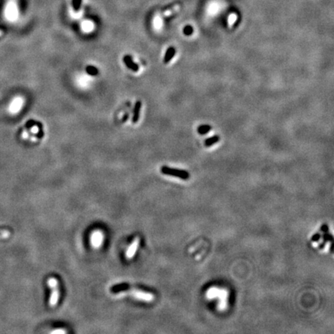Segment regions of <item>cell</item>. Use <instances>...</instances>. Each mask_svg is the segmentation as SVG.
Masks as SVG:
<instances>
[{
    "label": "cell",
    "instance_id": "cell-1",
    "mask_svg": "<svg viewBox=\"0 0 334 334\" xmlns=\"http://www.w3.org/2000/svg\"><path fill=\"white\" fill-rule=\"evenodd\" d=\"M47 285L52 289L50 294V298L49 300V306L50 307H55L60 298V290H59L58 281L56 278H49L47 280Z\"/></svg>",
    "mask_w": 334,
    "mask_h": 334
},
{
    "label": "cell",
    "instance_id": "cell-2",
    "mask_svg": "<svg viewBox=\"0 0 334 334\" xmlns=\"http://www.w3.org/2000/svg\"><path fill=\"white\" fill-rule=\"evenodd\" d=\"M125 292H128L129 294H131L136 299H139L141 301H145V302H151L154 299V296L150 293H145L142 290L138 289L137 288L132 286L131 285L127 284Z\"/></svg>",
    "mask_w": 334,
    "mask_h": 334
},
{
    "label": "cell",
    "instance_id": "cell-3",
    "mask_svg": "<svg viewBox=\"0 0 334 334\" xmlns=\"http://www.w3.org/2000/svg\"><path fill=\"white\" fill-rule=\"evenodd\" d=\"M161 172L165 175L175 176L177 178H180L182 180H188L189 178V174L187 171L182 170V169H172L168 167H163L161 168Z\"/></svg>",
    "mask_w": 334,
    "mask_h": 334
},
{
    "label": "cell",
    "instance_id": "cell-4",
    "mask_svg": "<svg viewBox=\"0 0 334 334\" xmlns=\"http://www.w3.org/2000/svg\"><path fill=\"white\" fill-rule=\"evenodd\" d=\"M104 241V234L100 230H95L91 233V235L90 237V241L91 245L94 248H99L103 244Z\"/></svg>",
    "mask_w": 334,
    "mask_h": 334
},
{
    "label": "cell",
    "instance_id": "cell-5",
    "mask_svg": "<svg viewBox=\"0 0 334 334\" xmlns=\"http://www.w3.org/2000/svg\"><path fill=\"white\" fill-rule=\"evenodd\" d=\"M139 244H140V238L139 237H135L134 240L132 241L131 245H129L128 248L127 249L126 253H125V258L128 260L132 258L136 254V251H137L138 248L139 246Z\"/></svg>",
    "mask_w": 334,
    "mask_h": 334
},
{
    "label": "cell",
    "instance_id": "cell-6",
    "mask_svg": "<svg viewBox=\"0 0 334 334\" xmlns=\"http://www.w3.org/2000/svg\"><path fill=\"white\" fill-rule=\"evenodd\" d=\"M123 61L124 63L125 64V66L129 70L134 71V72H137V71H139V65L133 61L132 58V57L130 55H125V57H123Z\"/></svg>",
    "mask_w": 334,
    "mask_h": 334
},
{
    "label": "cell",
    "instance_id": "cell-7",
    "mask_svg": "<svg viewBox=\"0 0 334 334\" xmlns=\"http://www.w3.org/2000/svg\"><path fill=\"white\" fill-rule=\"evenodd\" d=\"M180 8H181V5H180V3H176V4L173 5V6H171L170 8H168V9H167L165 11H164L163 12L164 16L169 17V16H170V15H173L174 13H176V12H178V11L180 10Z\"/></svg>",
    "mask_w": 334,
    "mask_h": 334
},
{
    "label": "cell",
    "instance_id": "cell-8",
    "mask_svg": "<svg viewBox=\"0 0 334 334\" xmlns=\"http://www.w3.org/2000/svg\"><path fill=\"white\" fill-rule=\"evenodd\" d=\"M141 107H142V103H141L140 101H138V102L136 103V105H135L134 112H133V118H132L133 123H137L138 121H139V115H140Z\"/></svg>",
    "mask_w": 334,
    "mask_h": 334
},
{
    "label": "cell",
    "instance_id": "cell-9",
    "mask_svg": "<svg viewBox=\"0 0 334 334\" xmlns=\"http://www.w3.org/2000/svg\"><path fill=\"white\" fill-rule=\"evenodd\" d=\"M175 54H176L175 47H172V46L169 47L165 54V57H164V63H169V61L173 58Z\"/></svg>",
    "mask_w": 334,
    "mask_h": 334
},
{
    "label": "cell",
    "instance_id": "cell-10",
    "mask_svg": "<svg viewBox=\"0 0 334 334\" xmlns=\"http://www.w3.org/2000/svg\"><path fill=\"white\" fill-rule=\"evenodd\" d=\"M20 106H21V100H20V98H16L15 100H14V102L11 105L10 111L12 113L17 112V111L20 109Z\"/></svg>",
    "mask_w": 334,
    "mask_h": 334
},
{
    "label": "cell",
    "instance_id": "cell-11",
    "mask_svg": "<svg viewBox=\"0 0 334 334\" xmlns=\"http://www.w3.org/2000/svg\"><path fill=\"white\" fill-rule=\"evenodd\" d=\"M219 140H220V137H219L218 136H213V137L209 138V139H206V141H205V143H204L205 146H206V147L212 146L213 145H214V144H216L217 142H218Z\"/></svg>",
    "mask_w": 334,
    "mask_h": 334
},
{
    "label": "cell",
    "instance_id": "cell-12",
    "mask_svg": "<svg viewBox=\"0 0 334 334\" xmlns=\"http://www.w3.org/2000/svg\"><path fill=\"white\" fill-rule=\"evenodd\" d=\"M86 72L91 76H96L98 74L99 71L98 70L97 67H95L89 65V66H88L86 67Z\"/></svg>",
    "mask_w": 334,
    "mask_h": 334
},
{
    "label": "cell",
    "instance_id": "cell-13",
    "mask_svg": "<svg viewBox=\"0 0 334 334\" xmlns=\"http://www.w3.org/2000/svg\"><path fill=\"white\" fill-rule=\"evenodd\" d=\"M210 130H211V126H210V125H200V126L197 128V132L201 135L206 134V133L209 132Z\"/></svg>",
    "mask_w": 334,
    "mask_h": 334
},
{
    "label": "cell",
    "instance_id": "cell-14",
    "mask_svg": "<svg viewBox=\"0 0 334 334\" xmlns=\"http://www.w3.org/2000/svg\"><path fill=\"white\" fill-rule=\"evenodd\" d=\"M322 237H323V241L325 242L326 244H327L328 241L333 242V235H332L331 234H330L329 232L323 233V234L322 235Z\"/></svg>",
    "mask_w": 334,
    "mask_h": 334
},
{
    "label": "cell",
    "instance_id": "cell-15",
    "mask_svg": "<svg viewBox=\"0 0 334 334\" xmlns=\"http://www.w3.org/2000/svg\"><path fill=\"white\" fill-rule=\"evenodd\" d=\"M322 237V234L319 232L316 233L313 235V237H311V241L312 242H317L320 240V238Z\"/></svg>",
    "mask_w": 334,
    "mask_h": 334
},
{
    "label": "cell",
    "instance_id": "cell-16",
    "mask_svg": "<svg viewBox=\"0 0 334 334\" xmlns=\"http://www.w3.org/2000/svg\"><path fill=\"white\" fill-rule=\"evenodd\" d=\"M183 32H184V34H186V35H191V34L193 33V28L191 27L190 26H186V27L184 28V29H183Z\"/></svg>",
    "mask_w": 334,
    "mask_h": 334
},
{
    "label": "cell",
    "instance_id": "cell-17",
    "mask_svg": "<svg viewBox=\"0 0 334 334\" xmlns=\"http://www.w3.org/2000/svg\"><path fill=\"white\" fill-rule=\"evenodd\" d=\"M9 234H10V233H9V231H7V230L0 229V237H8L9 236Z\"/></svg>",
    "mask_w": 334,
    "mask_h": 334
},
{
    "label": "cell",
    "instance_id": "cell-18",
    "mask_svg": "<svg viewBox=\"0 0 334 334\" xmlns=\"http://www.w3.org/2000/svg\"><path fill=\"white\" fill-rule=\"evenodd\" d=\"M81 0H74V8L75 10H78L80 9Z\"/></svg>",
    "mask_w": 334,
    "mask_h": 334
},
{
    "label": "cell",
    "instance_id": "cell-19",
    "mask_svg": "<svg viewBox=\"0 0 334 334\" xmlns=\"http://www.w3.org/2000/svg\"><path fill=\"white\" fill-rule=\"evenodd\" d=\"M320 232H323V233H326V232H329V226L327 224V223H324V224L321 225L320 227Z\"/></svg>",
    "mask_w": 334,
    "mask_h": 334
},
{
    "label": "cell",
    "instance_id": "cell-20",
    "mask_svg": "<svg viewBox=\"0 0 334 334\" xmlns=\"http://www.w3.org/2000/svg\"><path fill=\"white\" fill-rule=\"evenodd\" d=\"M52 333H60V334H63V333H67V330H63V329H58V330H54V331L51 332Z\"/></svg>",
    "mask_w": 334,
    "mask_h": 334
},
{
    "label": "cell",
    "instance_id": "cell-21",
    "mask_svg": "<svg viewBox=\"0 0 334 334\" xmlns=\"http://www.w3.org/2000/svg\"><path fill=\"white\" fill-rule=\"evenodd\" d=\"M325 245H326V243L323 241V243L319 244V246H318V248H319V249H323V248H324V247H325Z\"/></svg>",
    "mask_w": 334,
    "mask_h": 334
},
{
    "label": "cell",
    "instance_id": "cell-22",
    "mask_svg": "<svg viewBox=\"0 0 334 334\" xmlns=\"http://www.w3.org/2000/svg\"><path fill=\"white\" fill-rule=\"evenodd\" d=\"M333 242H331V245H330V252L333 253Z\"/></svg>",
    "mask_w": 334,
    "mask_h": 334
},
{
    "label": "cell",
    "instance_id": "cell-23",
    "mask_svg": "<svg viewBox=\"0 0 334 334\" xmlns=\"http://www.w3.org/2000/svg\"><path fill=\"white\" fill-rule=\"evenodd\" d=\"M2 31H1V30H0V36H1V35H2Z\"/></svg>",
    "mask_w": 334,
    "mask_h": 334
}]
</instances>
